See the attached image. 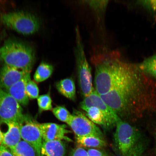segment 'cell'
Here are the masks:
<instances>
[{"instance_id": "6da1fadb", "label": "cell", "mask_w": 156, "mask_h": 156, "mask_svg": "<svg viewBox=\"0 0 156 156\" xmlns=\"http://www.w3.org/2000/svg\"><path fill=\"white\" fill-rule=\"evenodd\" d=\"M151 77L124 63L110 90L99 95L121 120L130 123L156 111V81Z\"/></svg>"}, {"instance_id": "7a4b0ae2", "label": "cell", "mask_w": 156, "mask_h": 156, "mask_svg": "<svg viewBox=\"0 0 156 156\" xmlns=\"http://www.w3.org/2000/svg\"><path fill=\"white\" fill-rule=\"evenodd\" d=\"M115 146L118 156H143L147 141L140 130L129 123L120 119L116 126Z\"/></svg>"}, {"instance_id": "3957f363", "label": "cell", "mask_w": 156, "mask_h": 156, "mask_svg": "<svg viewBox=\"0 0 156 156\" xmlns=\"http://www.w3.org/2000/svg\"><path fill=\"white\" fill-rule=\"evenodd\" d=\"M0 58L6 65L30 73L36 58L32 47L20 41L9 39L0 48Z\"/></svg>"}, {"instance_id": "277c9868", "label": "cell", "mask_w": 156, "mask_h": 156, "mask_svg": "<svg viewBox=\"0 0 156 156\" xmlns=\"http://www.w3.org/2000/svg\"><path fill=\"white\" fill-rule=\"evenodd\" d=\"M75 55L78 81L81 92L87 97L94 90L93 87L91 68L86 57L79 27L76 28Z\"/></svg>"}, {"instance_id": "5b68a950", "label": "cell", "mask_w": 156, "mask_h": 156, "mask_svg": "<svg viewBox=\"0 0 156 156\" xmlns=\"http://www.w3.org/2000/svg\"><path fill=\"white\" fill-rule=\"evenodd\" d=\"M1 19L8 28L24 35L34 34L40 28V21L38 17L24 11L5 13L2 15Z\"/></svg>"}, {"instance_id": "8992f818", "label": "cell", "mask_w": 156, "mask_h": 156, "mask_svg": "<svg viewBox=\"0 0 156 156\" xmlns=\"http://www.w3.org/2000/svg\"><path fill=\"white\" fill-rule=\"evenodd\" d=\"M23 110L19 103L0 87V120L20 122L24 118Z\"/></svg>"}, {"instance_id": "52a82bcc", "label": "cell", "mask_w": 156, "mask_h": 156, "mask_svg": "<svg viewBox=\"0 0 156 156\" xmlns=\"http://www.w3.org/2000/svg\"><path fill=\"white\" fill-rule=\"evenodd\" d=\"M67 124L77 137L93 136L104 139L100 129L79 111H74Z\"/></svg>"}, {"instance_id": "ba28073f", "label": "cell", "mask_w": 156, "mask_h": 156, "mask_svg": "<svg viewBox=\"0 0 156 156\" xmlns=\"http://www.w3.org/2000/svg\"><path fill=\"white\" fill-rule=\"evenodd\" d=\"M19 123L21 139L34 148L37 156H40L43 140L38 122L29 116L24 115Z\"/></svg>"}, {"instance_id": "9c48e42d", "label": "cell", "mask_w": 156, "mask_h": 156, "mask_svg": "<svg viewBox=\"0 0 156 156\" xmlns=\"http://www.w3.org/2000/svg\"><path fill=\"white\" fill-rule=\"evenodd\" d=\"M81 108L85 111L91 107H97L103 113L107 129L116 126L120 119L117 115L105 103L94 89L89 96L85 97L80 103Z\"/></svg>"}, {"instance_id": "30bf717a", "label": "cell", "mask_w": 156, "mask_h": 156, "mask_svg": "<svg viewBox=\"0 0 156 156\" xmlns=\"http://www.w3.org/2000/svg\"><path fill=\"white\" fill-rule=\"evenodd\" d=\"M38 125L44 141L65 140L68 142L73 141L66 136V134L71 132L66 129L67 126L66 125L51 122L41 124L38 122Z\"/></svg>"}, {"instance_id": "8fae6325", "label": "cell", "mask_w": 156, "mask_h": 156, "mask_svg": "<svg viewBox=\"0 0 156 156\" xmlns=\"http://www.w3.org/2000/svg\"><path fill=\"white\" fill-rule=\"evenodd\" d=\"M28 73L4 64L0 69V87L4 90H6Z\"/></svg>"}, {"instance_id": "7c38bea8", "label": "cell", "mask_w": 156, "mask_h": 156, "mask_svg": "<svg viewBox=\"0 0 156 156\" xmlns=\"http://www.w3.org/2000/svg\"><path fill=\"white\" fill-rule=\"evenodd\" d=\"M31 79L30 73L5 91L13 98L21 106H26L28 104L29 98L26 91L27 82Z\"/></svg>"}, {"instance_id": "4fadbf2b", "label": "cell", "mask_w": 156, "mask_h": 156, "mask_svg": "<svg viewBox=\"0 0 156 156\" xmlns=\"http://www.w3.org/2000/svg\"><path fill=\"white\" fill-rule=\"evenodd\" d=\"M8 126L7 131L3 133L2 146L9 149L21 141L20 128L18 122L10 121L4 122Z\"/></svg>"}, {"instance_id": "5bb4252c", "label": "cell", "mask_w": 156, "mask_h": 156, "mask_svg": "<svg viewBox=\"0 0 156 156\" xmlns=\"http://www.w3.org/2000/svg\"><path fill=\"white\" fill-rule=\"evenodd\" d=\"M66 153V146L62 141H43L40 156H65Z\"/></svg>"}, {"instance_id": "9a60e30c", "label": "cell", "mask_w": 156, "mask_h": 156, "mask_svg": "<svg viewBox=\"0 0 156 156\" xmlns=\"http://www.w3.org/2000/svg\"><path fill=\"white\" fill-rule=\"evenodd\" d=\"M56 89L61 94L74 101L76 98V89L75 82L71 78L61 80L56 84Z\"/></svg>"}, {"instance_id": "2e32d148", "label": "cell", "mask_w": 156, "mask_h": 156, "mask_svg": "<svg viewBox=\"0 0 156 156\" xmlns=\"http://www.w3.org/2000/svg\"><path fill=\"white\" fill-rule=\"evenodd\" d=\"M76 141L80 147L102 148L106 145V142L104 139L96 136H76Z\"/></svg>"}, {"instance_id": "e0dca14e", "label": "cell", "mask_w": 156, "mask_h": 156, "mask_svg": "<svg viewBox=\"0 0 156 156\" xmlns=\"http://www.w3.org/2000/svg\"><path fill=\"white\" fill-rule=\"evenodd\" d=\"M136 66L142 73L156 79V55L146 58Z\"/></svg>"}, {"instance_id": "ac0fdd59", "label": "cell", "mask_w": 156, "mask_h": 156, "mask_svg": "<svg viewBox=\"0 0 156 156\" xmlns=\"http://www.w3.org/2000/svg\"><path fill=\"white\" fill-rule=\"evenodd\" d=\"M54 71L51 64L42 62L39 65L34 75V79L37 83L45 81L52 75Z\"/></svg>"}, {"instance_id": "d6986e66", "label": "cell", "mask_w": 156, "mask_h": 156, "mask_svg": "<svg viewBox=\"0 0 156 156\" xmlns=\"http://www.w3.org/2000/svg\"><path fill=\"white\" fill-rule=\"evenodd\" d=\"M9 150L13 156H37L34 148L23 140Z\"/></svg>"}, {"instance_id": "ffe728a7", "label": "cell", "mask_w": 156, "mask_h": 156, "mask_svg": "<svg viewBox=\"0 0 156 156\" xmlns=\"http://www.w3.org/2000/svg\"><path fill=\"white\" fill-rule=\"evenodd\" d=\"M85 111L87 116L91 122L107 129L104 115L99 109L96 107H91Z\"/></svg>"}, {"instance_id": "44dd1931", "label": "cell", "mask_w": 156, "mask_h": 156, "mask_svg": "<svg viewBox=\"0 0 156 156\" xmlns=\"http://www.w3.org/2000/svg\"><path fill=\"white\" fill-rule=\"evenodd\" d=\"M37 100L39 112L40 113L44 111L52 110V101L50 93H48L47 94L40 95L37 98Z\"/></svg>"}, {"instance_id": "7402d4cb", "label": "cell", "mask_w": 156, "mask_h": 156, "mask_svg": "<svg viewBox=\"0 0 156 156\" xmlns=\"http://www.w3.org/2000/svg\"><path fill=\"white\" fill-rule=\"evenodd\" d=\"M54 116L58 120L67 123L72 115L69 111L63 106H58L52 110Z\"/></svg>"}, {"instance_id": "603a6c76", "label": "cell", "mask_w": 156, "mask_h": 156, "mask_svg": "<svg viewBox=\"0 0 156 156\" xmlns=\"http://www.w3.org/2000/svg\"><path fill=\"white\" fill-rule=\"evenodd\" d=\"M26 91L29 98L35 99L39 95V89L37 85L35 82L29 80L26 87Z\"/></svg>"}, {"instance_id": "cb8c5ba5", "label": "cell", "mask_w": 156, "mask_h": 156, "mask_svg": "<svg viewBox=\"0 0 156 156\" xmlns=\"http://www.w3.org/2000/svg\"><path fill=\"white\" fill-rule=\"evenodd\" d=\"M108 1H84L85 3L91 8L99 12H102L106 9L108 2Z\"/></svg>"}, {"instance_id": "d4e9b609", "label": "cell", "mask_w": 156, "mask_h": 156, "mask_svg": "<svg viewBox=\"0 0 156 156\" xmlns=\"http://www.w3.org/2000/svg\"><path fill=\"white\" fill-rule=\"evenodd\" d=\"M138 3L149 11L156 12V1H140Z\"/></svg>"}, {"instance_id": "484cf974", "label": "cell", "mask_w": 156, "mask_h": 156, "mask_svg": "<svg viewBox=\"0 0 156 156\" xmlns=\"http://www.w3.org/2000/svg\"><path fill=\"white\" fill-rule=\"evenodd\" d=\"M70 156H88L87 152L81 147L74 149L71 152Z\"/></svg>"}, {"instance_id": "4316f807", "label": "cell", "mask_w": 156, "mask_h": 156, "mask_svg": "<svg viewBox=\"0 0 156 156\" xmlns=\"http://www.w3.org/2000/svg\"><path fill=\"white\" fill-rule=\"evenodd\" d=\"M87 152L88 156H107L103 152L96 149H89Z\"/></svg>"}, {"instance_id": "83f0119b", "label": "cell", "mask_w": 156, "mask_h": 156, "mask_svg": "<svg viewBox=\"0 0 156 156\" xmlns=\"http://www.w3.org/2000/svg\"><path fill=\"white\" fill-rule=\"evenodd\" d=\"M0 156H13L9 149L2 146H0Z\"/></svg>"}, {"instance_id": "f1b7e54d", "label": "cell", "mask_w": 156, "mask_h": 156, "mask_svg": "<svg viewBox=\"0 0 156 156\" xmlns=\"http://www.w3.org/2000/svg\"><path fill=\"white\" fill-rule=\"evenodd\" d=\"M1 121L0 120V146L2 145L3 133L2 132L1 129Z\"/></svg>"}, {"instance_id": "f546056e", "label": "cell", "mask_w": 156, "mask_h": 156, "mask_svg": "<svg viewBox=\"0 0 156 156\" xmlns=\"http://www.w3.org/2000/svg\"><path fill=\"white\" fill-rule=\"evenodd\" d=\"M155 154H156V132L155 134Z\"/></svg>"}]
</instances>
